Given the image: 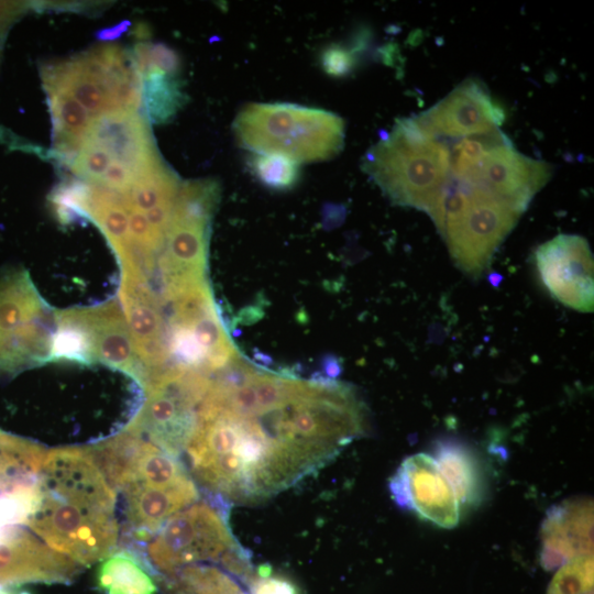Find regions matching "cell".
<instances>
[{
  "instance_id": "83f0119b",
  "label": "cell",
  "mask_w": 594,
  "mask_h": 594,
  "mask_svg": "<svg viewBox=\"0 0 594 594\" xmlns=\"http://www.w3.org/2000/svg\"><path fill=\"white\" fill-rule=\"evenodd\" d=\"M111 162L112 158L105 148L85 139L70 168L75 175L88 183L99 184Z\"/></svg>"
},
{
  "instance_id": "8992f818",
  "label": "cell",
  "mask_w": 594,
  "mask_h": 594,
  "mask_svg": "<svg viewBox=\"0 0 594 594\" xmlns=\"http://www.w3.org/2000/svg\"><path fill=\"white\" fill-rule=\"evenodd\" d=\"M522 212L503 199L451 177L427 213L457 266L479 277Z\"/></svg>"
},
{
  "instance_id": "4fadbf2b",
  "label": "cell",
  "mask_w": 594,
  "mask_h": 594,
  "mask_svg": "<svg viewBox=\"0 0 594 594\" xmlns=\"http://www.w3.org/2000/svg\"><path fill=\"white\" fill-rule=\"evenodd\" d=\"M395 503L442 528H453L460 504L435 458L417 453L406 458L389 481Z\"/></svg>"
},
{
  "instance_id": "e575fe53",
  "label": "cell",
  "mask_w": 594,
  "mask_h": 594,
  "mask_svg": "<svg viewBox=\"0 0 594 594\" xmlns=\"http://www.w3.org/2000/svg\"><path fill=\"white\" fill-rule=\"evenodd\" d=\"M588 594H593V593H588Z\"/></svg>"
},
{
  "instance_id": "d6a6232c",
  "label": "cell",
  "mask_w": 594,
  "mask_h": 594,
  "mask_svg": "<svg viewBox=\"0 0 594 594\" xmlns=\"http://www.w3.org/2000/svg\"><path fill=\"white\" fill-rule=\"evenodd\" d=\"M323 372L328 378L334 380L342 372V366L339 360L334 356L323 359Z\"/></svg>"
},
{
  "instance_id": "cb8c5ba5",
  "label": "cell",
  "mask_w": 594,
  "mask_h": 594,
  "mask_svg": "<svg viewBox=\"0 0 594 594\" xmlns=\"http://www.w3.org/2000/svg\"><path fill=\"white\" fill-rule=\"evenodd\" d=\"M142 92L147 117L155 123L170 119L183 103L178 81L155 68L142 76Z\"/></svg>"
},
{
  "instance_id": "7402d4cb",
  "label": "cell",
  "mask_w": 594,
  "mask_h": 594,
  "mask_svg": "<svg viewBox=\"0 0 594 594\" xmlns=\"http://www.w3.org/2000/svg\"><path fill=\"white\" fill-rule=\"evenodd\" d=\"M250 586L217 562L187 565L168 580L169 594H250Z\"/></svg>"
},
{
  "instance_id": "2e32d148",
  "label": "cell",
  "mask_w": 594,
  "mask_h": 594,
  "mask_svg": "<svg viewBox=\"0 0 594 594\" xmlns=\"http://www.w3.org/2000/svg\"><path fill=\"white\" fill-rule=\"evenodd\" d=\"M78 564L59 553L28 530L0 541V585L25 583H69Z\"/></svg>"
},
{
  "instance_id": "4316f807",
  "label": "cell",
  "mask_w": 594,
  "mask_h": 594,
  "mask_svg": "<svg viewBox=\"0 0 594 594\" xmlns=\"http://www.w3.org/2000/svg\"><path fill=\"white\" fill-rule=\"evenodd\" d=\"M593 554L573 558L563 563L548 586L547 594L593 593Z\"/></svg>"
},
{
  "instance_id": "30bf717a",
  "label": "cell",
  "mask_w": 594,
  "mask_h": 594,
  "mask_svg": "<svg viewBox=\"0 0 594 594\" xmlns=\"http://www.w3.org/2000/svg\"><path fill=\"white\" fill-rule=\"evenodd\" d=\"M228 510L197 501L174 514L151 538L146 560L167 580L197 563H221L241 547L228 524Z\"/></svg>"
},
{
  "instance_id": "d4e9b609",
  "label": "cell",
  "mask_w": 594,
  "mask_h": 594,
  "mask_svg": "<svg viewBox=\"0 0 594 594\" xmlns=\"http://www.w3.org/2000/svg\"><path fill=\"white\" fill-rule=\"evenodd\" d=\"M53 120V139L85 141L91 118L67 91L46 89Z\"/></svg>"
},
{
  "instance_id": "836d02e7",
  "label": "cell",
  "mask_w": 594,
  "mask_h": 594,
  "mask_svg": "<svg viewBox=\"0 0 594 594\" xmlns=\"http://www.w3.org/2000/svg\"><path fill=\"white\" fill-rule=\"evenodd\" d=\"M129 25L128 21H123L116 25L112 29H106L98 32L97 36L101 40H112L118 37L122 32L125 31L127 26Z\"/></svg>"
},
{
  "instance_id": "484cf974",
  "label": "cell",
  "mask_w": 594,
  "mask_h": 594,
  "mask_svg": "<svg viewBox=\"0 0 594 594\" xmlns=\"http://www.w3.org/2000/svg\"><path fill=\"white\" fill-rule=\"evenodd\" d=\"M248 165L254 177L271 189L286 190L298 180V164L279 154L252 153Z\"/></svg>"
},
{
  "instance_id": "f1b7e54d",
  "label": "cell",
  "mask_w": 594,
  "mask_h": 594,
  "mask_svg": "<svg viewBox=\"0 0 594 594\" xmlns=\"http://www.w3.org/2000/svg\"><path fill=\"white\" fill-rule=\"evenodd\" d=\"M250 594H298L296 585L280 576L272 573L267 564L256 569V576L250 586Z\"/></svg>"
},
{
  "instance_id": "603a6c76",
  "label": "cell",
  "mask_w": 594,
  "mask_h": 594,
  "mask_svg": "<svg viewBox=\"0 0 594 594\" xmlns=\"http://www.w3.org/2000/svg\"><path fill=\"white\" fill-rule=\"evenodd\" d=\"M179 184L176 175L162 162L136 176L129 189V211L146 213L166 202H174Z\"/></svg>"
},
{
  "instance_id": "5b68a950",
  "label": "cell",
  "mask_w": 594,
  "mask_h": 594,
  "mask_svg": "<svg viewBox=\"0 0 594 594\" xmlns=\"http://www.w3.org/2000/svg\"><path fill=\"white\" fill-rule=\"evenodd\" d=\"M238 143L256 154H279L297 164L330 160L344 142L343 120L294 103H249L235 117Z\"/></svg>"
},
{
  "instance_id": "3957f363",
  "label": "cell",
  "mask_w": 594,
  "mask_h": 594,
  "mask_svg": "<svg viewBox=\"0 0 594 594\" xmlns=\"http://www.w3.org/2000/svg\"><path fill=\"white\" fill-rule=\"evenodd\" d=\"M88 450L114 491L122 492L135 540L150 541L174 514L199 501L198 486L178 458L127 429Z\"/></svg>"
},
{
  "instance_id": "4dcf8cb0",
  "label": "cell",
  "mask_w": 594,
  "mask_h": 594,
  "mask_svg": "<svg viewBox=\"0 0 594 594\" xmlns=\"http://www.w3.org/2000/svg\"><path fill=\"white\" fill-rule=\"evenodd\" d=\"M148 57L152 67L164 74L175 76L180 68L179 56L165 44H148Z\"/></svg>"
},
{
  "instance_id": "e0dca14e",
  "label": "cell",
  "mask_w": 594,
  "mask_h": 594,
  "mask_svg": "<svg viewBox=\"0 0 594 594\" xmlns=\"http://www.w3.org/2000/svg\"><path fill=\"white\" fill-rule=\"evenodd\" d=\"M85 139L105 148L134 178L162 163L147 123L136 111L119 110L94 118Z\"/></svg>"
},
{
  "instance_id": "8fae6325",
  "label": "cell",
  "mask_w": 594,
  "mask_h": 594,
  "mask_svg": "<svg viewBox=\"0 0 594 594\" xmlns=\"http://www.w3.org/2000/svg\"><path fill=\"white\" fill-rule=\"evenodd\" d=\"M552 166L519 153L502 133L482 156L453 179L482 189L525 211L532 197L547 184Z\"/></svg>"
},
{
  "instance_id": "9c48e42d",
  "label": "cell",
  "mask_w": 594,
  "mask_h": 594,
  "mask_svg": "<svg viewBox=\"0 0 594 594\" xmlns=\"http://www.w3.org/2000/svg\"><path fill=\"white\" fill-rule=\"evenodd\" d=\"M52 359L100 362L119 369L143 385L146 371L138 358L121 306L110 301L55 314Z\"/></svg>"
},
{
  "instance_id": "52a82bcc",
  "label": "cell",
  "mask_w": 594,
  "mask_h": 594,
  "mask_svg": "<svg viewBox=\"0 0 594 594\" xmlns=\"http://www.w3.org/2000/svg\"><path fill=\"white\" fill-rule=\"evenodd\" d=\"M55 314L23 268L0 271V375L12 376L52 359Z\"/></svg>"
},
{
  "instance_id": "7c38bea8",
  "label": "cell",
  "mask_w": 594,
  "mask_h": 594,
  "mask_svg": "<svg viewBox=\"0 0 594 594\" xmlns=\"http://www.w3.org/2000/svg\"><path fill=\"white\" fill-rule=\"evenodd\" d=\"M535 262L556 300L581 312L593 311V255L586 239L559 234L537 248Z\"/></svg>"
},
{
  "instance_id": "277c9868",
  "label": "cell",
  "mask_w": 594,
  "mask_h": 594,
  "mask_svg": "<svg viewBox=\"0 0 594 594\" xmlns=\"http://www.w3.org/2000/svg\"><path fill=\"white\" fill-rule=\"evenodd\" d=\"M363 169L394 204L428 212L450 182V150L415 118L402 119L369 150Z\"/></svg>"
},
{
  "instance_id": "44dd1931",
  "label": "cell",
  "mask_w": 594,
  "mask_h": 594,
  "mask_svg": "<svg viewBox=\"0 0 594 594\" xmlns=\"http://www.w3.org/2000/svg\"><path fill=\"white\" fill-rule=\"evenodd\" d=\"M45 89L67 91L91 119L112 112L110 100L100 85L90 77L75 58L41 68Z\"/></svg>"
},
{
  "instance_id": "ffe728a7",
  "label": "cell",
  "mask_w": 594,
  "mask_h": 594,
  "mask_svg": "<svg viewBox=\"0 0 594 594\" xmlns=\"http://www.w3.org/2000/svg\"><path fill=\"white\" fill-rule=\"evenodd\" d=\"M155 574L145 557L116 548L100 560L96 582L105 594H156Z\"/></svg>"
},
{
  "instance_id": "5bb4252c",
  "label": "cell",
  "mask_w": 594,
  "mask_h": 594,
  "mask_svg": "<svg viewBox=\"0 0 594 594\" xmlns=\"http://www.w3.org/2000/svg\"><path fill=\"white\" fill-rule=\"evenodd\" d=\"M415 119L439 140H460L499 130L504 116L484 84L469 78Z\"/></svg>"
},
{
  "instance_id": "ba28073f",
  "label": "cell",
  "mask_w": 594,
  "mask_h": 594,
  "mask_svg": "<svg viewBox=\"0 0 594 594\" xmlns=\"http://www.w3.org/2000/svg\"><path fill=\"white\" fill-rule=\"evenodd\" d=\"M210 381L208 374L180 365L151 376L143 385L144 403L127 430L179 459Z\"/></svg>"
},
{
  "instance_id": "ac0fdd59",
  "label": "cell",
  "mask_w": 594,
  "mask_h": 594,
  "mask_svg": "<svg viewBox=\"0 0 594 594\" xmlns=\"http://www.w3.org/2000/svg\"><path fill=\"white\" fill-rule=\"evenodd\" d=\"M541 563L548 569L593 552V502L564 501L551 508L541 527Z\"/></svg>"
},
{
  "instance_id": "d6986e66",
  "label": "cell",
  "mask_w": 594,
  "mask_h": 594,
  "mask_svg": "<svg viewBox=\"0 0 594 594\" xmlns=\"http://www.w3.org/2000/svg\"><path fill=\"white\" fill-rule=\"evenodd\" d=\"M433 453L460 506L479 505L484 497L485 482L483 465L474 450L461 441L446 439L436 444Z\"/></svg>"
},
{
  "instance_id": "6da1fadb",
  "label": "cell",
  "mask_w": 594,
  "mask_h": 594,
  "mask_svg": "<svg viewBox=\"0 0 594 594\" xmlns=\"http://www.w3.org/2000/svg\"><path fill=\"white\" fill-rule=\"evenodd\" d=\"M367 429L355 389L333 380H298L282 403L234 411L209 387L185 448L207 499L230 509L256 504L329 464Z\"/></svg>"
},
{
  "instance_id": "1f68e13d",
  "label": "cell",
  "mask_w": 594,
  "mask_h": 594,
  "mask_svg": "<svg viewBox=\"0 0 594 594\" xmlns=\"http://www.w3.org/2000/svg\"><path fill=\"white\" fill-rule=\"evenodd\" d=\"M133 180V174L125 166L112 161L99 184L117 190H129Z\"/></svg>"
},
{
  "instance_id": "7a4b0ae2",
  "label": "cell",
  "mask_w": 594,
  "mask_h": 594,
  "mask_svg": "<svg viewBox=\"0 0 594 594\" xmlns=\"http://www.w3.org/2000/svg\"><path fill=\"white\" fill-rule=\"evenodd\" d=\"M117 494L88 448L46 452L26 530L77 564L90 565L116 549Z\"/></svg>"
},
{
  "instance_id": "f546056e",
  "label": "cell",
  "mask_w": 594,
  "mask_h": 594,
  "mask_svg": "<svg viewBox=\"0 0 594 594\" xmlns=\"http://www.w3.org/2000/svg\"><path fill=\"white\" fill-rule=\"evenodd\" d=\"M320 62L324 73L332 77H343L350 74L353 67L351 52L334 44L322 51Z\"/></svg>"
},
{
  "instance_id": "9a60e30c",
  "label": "cell",
  "mask_w": 594,
  "mask_h": 594,
  "mask_svg": "<svg viewBox=\"0 0 594 594\" xmlns=\"http://www.w3.org/2000/svg\"><path fill=\"white\" fill-rule=\"evenodd\" d=\"M162 304L148 282L122 276L120 306L138 358L146 371V381L172 365Z\"/></svg>"
}]
</instances>
